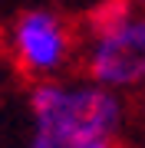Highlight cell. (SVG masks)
<instances>
[{
  "label": "cell",
  "instance_id": "obj_1",
  "mask_svg": "<svg viewBox=\"0 0 145 148\" xmlns=\"http://www.w3.org/2000/svg\"><path fill=\"white\" fill-rule=\"evenodd\" d=\"M30 145L27 148H82L119 138L125 102L115 89L92 79H40L30 89Z\"/></svg>",
  "mask_w": 145,
  "mask_h": 148
},
{
  "label": "cell",
  "instance_id": "obj_2",
  "mask_svg": "<svg viewBox=\"0 0 145 148\" xmlns=\"http://www.w3.org/2000/svg\"><path fill=\"white\" fill-rule=\"evenodd\" d=\"M86 79L125 92L145 86V10L135 0H102L82 27Z\"/></svg>",
  "mask_w": 145,
  "mask_h": 148
},
{
  "label": "cell",
  "instance_id": "obj_3",
  "mask_svg": "<svg viewBox=\"0 0 145 148\" xmlns=\"http://www.w3.org/2000/svg\"><path fill=\"white\" fill-rule=\"evenodd\" d=\"M7 49L20 73L30 79H56L73 63L79 40H76L73 23L63 13L49 7H30L23 10L7 30Z\"/></svg>",
  "mask_w": 145,
  "mask_h": 148
},
{
  "label": "cell",
  "instance_id": "obj_4",
  "mask_svg": "<svg viewBox=\"0 0 145 148\" xmlns=\"http://www.w3.org/2000/svg\"><path fill=\"white\" fill-rule=\"evenodd\" d=\"M82 148H119V142H115V138H102V142H89Z\"/></svg>",
  "mask_w": 145,
  "mask_h": 148
},
{
  "label": "cell",
  "instance_id": "obj_5",
  "mask_svg": "<svg viewBox=\"0 0 145 148\" xmlns=\"http://www.w3.org/2000/svg\"><path fill=\"white\" fill-rule=\"evenodd\" d=\"M135 3H139V7H142V10H145V0H135Z\"/></svg>",
  "mask_w": 145,
  "mask_h": 148
}]
</instances>
